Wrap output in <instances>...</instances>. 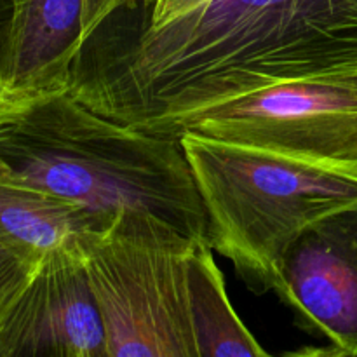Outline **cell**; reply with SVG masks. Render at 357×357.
Segmentation results:
<instances>
[{
  "label": "cell",
  "instance_id": "obj_5",
  "mask_svg": "<svg viewBox=\"0 0 357 357\" xmlns=\"http://www.w3.org/2000/svg\"><path fill=\"white\" fill-rule=\"evenodd\" d=\"M185 131L357 178V70L286 80L232 98L188 119Z\"/></svg>",
  "mask_w": 357,
  "mask_h": 357
},
{
  "label": "cell",
  "instance_id": "obj_7",
  "mask_svg": "<svg viewBox=\"0 0 357 357\" xmlns=\"http://www.w3.org/2000/svg\"><path fill=\"white\" fill-rule=\"evenodd\" d=\"M0 357H108L84 255L58 251L38 264L0 319Z\"/></svg>",
  "mask_w": 357,
  "mask_h": 357
},
{
  "label": "cell",
  "instance_id": "obj_10",
  "mask_svg": "<svg viewBox=\"0 0 357 357\" xmlns=\"http://www.w3.org/2000/svg\"><path fill=\"white\" fill-rule=\"evenodd\" d=\"M35 268L0 243V319L30 281Z\"/></svg>",
  "mask_w": 357,
  "mask_h": 357
},
{
  "label": "cell",
  "instance_id": "obj_9",
  "mask_svg": "<svg viewBox=\"0 0 357 357\" xmlns=\"http://www.w3.org/2000/svg\"><path fill=\"white\" fill-rule=\"evenodd\" d=\"M213 251L209 241L195 239L188 253V296L197 357L268 356L234 310Z\"/></svg>",
  "mask_w": 357,
  "mask_h": 357
},
{
  "label": "cell",
  "instance_id": "obj_6",
  "mask_svg": "<svg viewBox=\"0 0 357 357\" xmlns=\"http://www.w3.org/2000/svg\"><path fill=\"white\" fill-rule=\"evenodd\" d=\"M274 291L293 309L296 326L330 342L300 354L357 357V201L302 229L282 257Z\"/></svg>",
  "mask_w": 357,
  "mask_h": 357
},
{
  "label": "cell",
  "instance_id": "obj_2",
  "mask_svg": "<svg viewBox=\"0 0 357 357\" xmlns=\"http://www.w3.org/2000/svg\"><path fill=\"white\" fill-rule=\"evenodd\" d=\"M0 180L58 195L107 222L145 213L208 241L181 139L100 115L68 89L0 103Z\"/></svg>",
  "mask_w": 357,
  "mask_h": 357
},
{
  "label": "cell",
  "instance_id": "obj_1",
  "mask_svg": "<svg viewBox=\"0 0 357 357\" xmlns=\"http://www.w3.org/2000/svg\"><path fill=\"white\" fill-rule=\"evenodd\" d=\"M344 70H357V0H208L160 24L110 16L84 42L68 91L129 128L180 138L206 108Z\"/></svg>",
  "mask_w": 357,
  "mask_h": 357
},
{
  "label": "cell",
  "instance_id": "obj_13",
  "mask_svg": "<svg viewBox=\"0 0 357 357\" xmlns=\"http://www.w3.org/2000/svg\"><path fill=\"white\" fill-rule=\"evenodd\" d=\"M7 96H9V94H7V93H3V91H0V103H2V101L6 100Z\"/></svg>",
  "mask_w": 357,
  "mask_h": 357
},
{
  "label": "cell",
  "instance_id": "obj_12",
  "mask_svg": "<svg viewBox=\"0 0 357 357\" xmlns=\"http://www.w3.org/2000/svg\"><path fill=\"white\" fill-rule=\"evenodd\" d=\"M9 16H10V0H0V47H2L3 33H6Z\"/></svg>",
  "mask_w": 357,
  "mask_h": 357
},
{
  "label": "cell",
  "instance_id": "obj_3",
  "mask_svg": "<svg viewBox=\"0 0 357 357\" xmlns=\"http://www.w3.org/2000/svg\"><path fill=\"white\" fill-rule=\"evenodd\" d=\"M208 220V241L257 295L274 291L289 244L357 201V178L195 131L180 136Z\"/></svg>",
  "mask_w": 357,
  "mask_h": 357
},
{
  "label": "cell",
  "instance_id": "obj_14",
  "mask_svg": "<svg viewBox=\"0 0 357 357\" xmlns=\"http://www.w3.org/2000/svg\"><path fill=\"white\" fill-rule=\"evenodd\" d=\"M0 91H3V87H2V84H0ZM3 93H6V91H3Z\"/></svg>",
  "mask_w": 357,
  "mask_h": 357
},
{
  "label": "cell",
  "instance_id": "obj_4",
  "mask_svg": "<svg viewBox=\"0 0 357 357\" xmlns=\"http://www.w3.org/2000/svg\"><path fill=\"white\" fill-rule=\"evenodd\" d=\"M195 239L145 213H122L86 246L108 357H197L188 296Z\"/></svg>",
  "mask_w": 357,
  "mask_h": 357
},
{
  "label": "cell",
  "instance_id": "obj_11",
  "mask_svg": "<svg viewBox=\"0 0 357 357\" xmlns=\"http://www.w3.org/2000/svg\"><path fill=\"white\" fill-rule=\"evenodd\" d=\"M208 0H157L152 10H135L138 16L146 20L152 24H160L164 21H169L173 17L181 16L195 7L202 6Z\"/></svg>",
  "mask_w": 357,
  "mask_h": 357
},
{
  "label": "cell",
  "instance_id": "obj_8",
  "mask_svg": "<svg viewBox=\"0 0 357 357\" xmlns=\"http://www.w3.org/2000/svg\"><path fill=\"white\" fill-rule=\"evenodd\" d=\"M110 223L58 195L0 180V243L31 267L58 251L86 257L87 243Z\"/></svg>",
  "mask_w": 357,
  "mask_h": 357
}]
</instances>
